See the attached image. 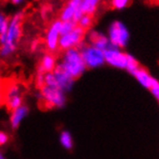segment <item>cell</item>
<instances>
[{
    "mask_svg": "<svg viewBox=\"0 0 159 159\" xmlns=\"http://www.w3.org/2000/svg\"><path fill=\"white\" fill-rule=\"evenodd\" d=\"M23 18L24 14L21 11H18L10 17L6 33L0 36V57L1 58H8L16 52L22 36Z\"/></svg>",
    "mask_w": 159,
    "mask_h": 159,
    "instance_id": "cell-1",
    "label": "cell"
},
{
    "mask_svg": "<svg viewBox=\"0 0 159 159\" xmlns=\"http://www.w3.org/2000/svg\"><path fill=\"white\" fill-rule=\"evenodd\" d=\"M58 66L73 79L81 77L86 71V67L79 48H71L62 51Z\"/></svg>",
    "mask_w": 159,
    "mask_h": 159,
    "instance_id": "cell-2",
    "label": "cell"
},
{
    "mask_svg": "<svg viewBox=\"0 0 159 159\" xmlns=\"http://www.w3.org/2000/svg\"><path fill=\"white\" fill-rule=\"evenodd\" d=\"M39 99L46 109L62 108L66 103V93L58 87L42 86L39 88Z\"/></svg>",
    "mask_w": 159,
    "mask_h": 159,
    "instance_id": "cell-3",
    "label": "cell"
},
{
    "mask_svg": "<svg viewBox=\"0 0 159 159\" xmlns=\"http://www.w3.org/2000/svg\"><path fill=\"white\" fill-rule=\"evenodd\" d=\"M81 51L82 57L85 64L86 69L94 70L99 69L106 64L105 61V53L103 50L97 48L94 45L90 43H83L79 47Z\"/></svg>",
    "mask_w": 159,
    "mask_h": 159,
    "instance_id": "cell-4",
    "label": "cell"
},
{
    "mask_svg": "<svg viewBox=\"0 0 159 159\" xmlns=\"http://www.w3.org/2000/svg\"><path fill=\"white\" fill-rule=\"evenodd\" d=\"M110 44L119 48L126 47L129 42V31L122 21L115 20L110 24L107 32Z\"/></svg>",
    "mask_w": 159,
    "mask_h": 159,
    "instance_id": "cell-5",
    "label": "cell"
},
{
    "mask_svg": "<svg viewBox=\"0 0 159 159\" xmlns=\"http://www.w3.org/2000/svg\"><path fill=\"white\" fill-rule=\"evenodd\" d=\"M23 88L18 83L13 82L5 87L4 103L10 111L23 105Z\"/></svg>",
    "mask_w": 159,
    "mask_h": 159,
    "instance_id": "cell-6",
    "label": "cell"
},
{
    "mask_svg": "<svg viewBox=\"0 0 159 159\" xmlns=\"http://www.w3.org/2000/svg\"><path fill=\"white\" fill-rule=\"evenodd\" d=\"M105 61L108 66L118 70H126L129 62V53H126L122 48L110 45L105 51Z\"/></svg>",
    "mask_w": 159,
    "mask_h": 159,
    "instance_id": "cell-7",
    "label": "cell"
},
{
    "mask_svg": "<svg viewBox=\"0 0 159 159\" xmlns=\"http://www.w3.org/2000/svg\"><path fill=\"white\" fill-rule=\"evenodd\" d=\"M85 30L77 26L71 32L61 36L59 42V50L65 51L71 48H79L84 43Z\"/></svg>",
    "mask_w": 159,
    "mask_h": 159,
    "instance_id": "cell-8",
    "label": "cell"
},
{
    "mask_svg": "<svg viewBox=\"0 0 159 159\" xmlns=\"http://www.w3.org/2000/svg\"><path fill=\"white\" fill-rule=\"evenodd\" d=\"M61 20L57 18L51 22L46 32H45L44 44L47 51L50 53H55L59 50V42L61 36Z\"/></svg>",
    "mask_w": 159,
    "mask_h": 159,
    "instance_id": "cell-9",
    "label": "cell"
},
{
    "mask_svg": "<svg viewBox=\"0 0 159 159\" xmlns=\"http://www.w3.org/2000/svg\"><path fill=\"white\" fill-rule=\"evenodd\" d=\"M53 73L56 79V82H57V86L60 89H61L66 94L72 90L74 83H75V79H73L69 74H67L61 67L57 66Z\"/></svg>",
    "mask_w": 159,
    "mask_h": 159,
    "instance_id": "cell-10",
    "label": "cell"
},
{
    "mask_svg": "<svg viewBox=\"0 0 159 159\" xmlns=\"http://www.w3.org/2000/svg\"><path fill=\"white\" fill-rule=\"evenodd\" d=\"M87 40H88V43L94 45V47L103 51H105L111 45L107 35H105L104 33L95 30H90L88 32Z\"/></svg>",
    "mask_w": 159,
    "mask_h": 159,
    "instance_id": "cell-11",
    "label": "cell"
},
{
    "mask_svg": "<svg viewBox=\"0 0 159 159\" xmlns=\"http://www.w3.org/2000/svg\"><path fill=\"white\" fill-rule=\"evenodd\" d=\"M132 75L136 79V81H137L142 87L148 90H151L158 82L156 78H154L149 72L145 70L142 67H139L138 69L132 73Z\"/></svg>",
    "mask_w": 159,
    "mask_h": 159,
    "instance_id": "cell-12",
    "label": "cell"
},
{
    "mask_svg": "<svg viewBox=\"0 0 159 159\" xmlns=\"http://www.w3.org/2000/svg\"><path fill=\"white\" fill-rule=\"evenodd\" d=\"M58 66V60H57L54 53L46 52L42 55L40 58L39 67H38V72L40 73H49L53 72L55 69Z\"/></svg>",
    "mask_w": 159,
    "mask_h": 159,
    "instance_id": "cell-13",
    "label": "cell"
},
{
    "mask_svg": "<svg viewBox=\"0 0 159 159\" xmlns=\"http://www.w3.org/2000/svg\"><path fill=\"white\" fill-rule=\"evenodd\" d=\"M82 0H68L64 7L61 9L59 19L61 21H71L74 19L75 14L81 8Z\"/></svg>",
    "mask_w": 159,
    "mask_h": 159,
    "instance_id": "cell-14",
    "label": "cell"
},
{
    "mask_svg": "<svg viewBox=\"0 0 159 159\" xmlns=\"http://www.w3.org/2000/svg\"><path fill=\"white\" fill-rule=\"evenodd\" d=\"M29 107L25 104L19 106L18 108L11 111L10 116V126L12 129H16L22 123L29 114Z\"/></svg>",
    "mask_w": 159,
    "mask_h": 159,
    "instance_id": "cell-15",
    "label": "cell"
},
{
    "mask_svg": "<svg viewBox=\"0 0 159 159\" xmlns=\"http://www.w3.org/2000/svg\"><path fill=\"white\" fill-rule=\"evenodd\" d=\"M100 0H82L81 10L84 15L93 16L98 8Z\"/></svg>",
    "mask_w": 159,
    "mask_h": 159,
    "instance_id": "cell-16",
    "label": "cell"
},
{
    "mask_svg": "<svg viewBox=\"0 0 159 159\" xmlns=\"http://www.w3.org/2000/svg\"><path fill=\"white\" fill-rule=\"evenodd\" d=\"M60 143L63 149H65L67 151L72 150L74 147V141H73L72 134L67 130H62L60 133Z\"/></svg>",
    "mask_w": 159,
    "mask_h": 159,
    "instance_id": "cell-17",
    "label": "cell"
},
{
    "mask_svg": "<svg viewBox=\"0 0 159 159\" xmlns=\"http://www.w3.org/2000/svg\"><path fill=\"white\" fill-rule=\"evenodd\" d=\"M93 23V16H90V15H84L80 20L78 21V26H80L81 28H83L84 30H87L90 27L92 26Z\"/></svg>",
    "mask_w": 159,
    "mask_h": 159,
    "instance_id": "cell-18",
    "label": "cell"
},
{
    "mask_svg": "<svg viewBox=\"0 0 159 159\" xmlns=\"http://www.w3.org/2000/svg\"><path fill=\"white\" fill-rule=\"evenodd\" d=\"M10 22V17L2 11H0V36L6 33Z\"/></svg>",
    "mask_w": 159,
    "mask_h": 159,
    "instance_id": "cell-19",
    "label": "cell"
},
{
    "mask_svg": "<svg viewBox=\"0 0 159 159\" xmlns=\"http://www.w3.org/2000/svg\"><path fill=\"white\" fill-rule=\"evenodd\" d=\"M77 26H78V24L73 20H71V21H61V35H64V34L69 33L72 30H74Z\"/></svg>",
    "mask_w": 159,
    "mask_h": 159,
    "instance_id": "cell-20",
    "label": "cell"
},
{
    "mask_svg": "<svg viewBox=\"0 0 159 159\" xmlns=\"http://www.w3.org/2000/svg\"><path fill=\"white\" fill-rule=\"evenodd\" d=\"M140 67L137 59H136L134 56H132L131 54L129 55V62H128V67H127V71L129 72V73H133L136 70L138 69Z\"/></svg>",
    "mask_w": 159,
    "mask_h": 159,
    "instance_id": "cell-21",
    "label": "cell"
},
{
    "mask_svg": "<svg viewBox=\"0 0 159 159\" xmlns=\"http://www.w3.org/2000/svg\"><path fill=\"white\" fill-rule=\"evenodd\" d=\"M130 2V0H112L111 5L115 10H123Z\"/></svg>",
    "mask_w": 159,
    "mask_h": 159,
    "instance_id": "cell-22",
    "label": "cell"
},
{
    "mask_svg": "<svg viewBox=\"0 0 159 159\" xmlns=\"http://www.w3.org/2000/svg\"><path fill=\"white\" fill-rule=\"evenodd\" d=\"M9 139L10 138H9L8 133L3 130H0V147L5 146L9 142Z\"/></svg>",
    "mask_w": 159,
    "mask_h": 159,
    "instance_id": "cell-23",
    "label": "cell"
},
{
    "mask_svg": "<svg viewBox=\"0 0 159 159\" xmlns=\"http://www.w3.org/2000/svg\"><path fill=\"white\" fill-rule=\"evenodd\" d=\"M4 93H5V86L2 77L0 76V106L4 103Z\"/></svg>",
    "mask_w": 159,
    "mask_h": 159,
    "instance_id": "cell-24",
    "label": "cell"
},
{
    "mask_svg": "<svg viewBox=\"0 0 159 159\" xmlns=\"http://www.w3.org/2000/svg\"><path fill=\"white\" fill-rule=\"evenodd\" d=\"M150 91H151L152 95L153 96V97H154L157 101H159V82H157Z\"/></svg>",
    "mask_w": 159,
    "mask_h": 159,
    "instance_id": "cell-25",
    "label": "cell"
},
{
    "mask_svg": "<svg viewBox=\"0 0 159 159\" xmlns=\"http://www.w3.org/2000/svg\"><path fill=\"white\" fill-rule=\"evenodd\" d=\"M27 1V0H10V2L16 5V6H19V5H22L24 4L25 2Z\"/></svg>",
    "mask_w": 159,
    "mask_h": 159,
    "instance_id": "cell-26",
    "label": "cell"
},
{
    "mask_svg": "<svg viewBox=\"0 0 159 159\" xmlns=\"http://www.w3.org/2000/svg\"><path fill=\"white\" fill-rule=\"evenodd\" d=\"M0 159H7V158L4 156V154H3V153L0 152Z\"/></svg>",
    "mask_w": 159,
    "mask_h": 159,
    "instance_id": "cell-27",
    "label": "cell"
}]
</instances>
